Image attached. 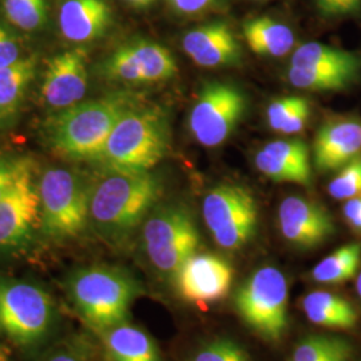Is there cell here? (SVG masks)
Segmentation results:
<instances>
[{"instance_id": "ab89813d", "label": "cell", "mask_w": 361, "mask_h": 361, "mask_svg": "<svg viewBox=\"0 0 361 361\" xmlns=\"http://www.w3.org/2000/svg\"><path fill=\"white\" fill-rule=\"evenodd\" d=\"M0 361H6V359L1 356V353H0Z\"/></svg>"}, {"instance_id": "8992f818", "label": "cell", "mask_w": 361, "mask_h": 361, "mask_svg": "<svg viewBox=\"0 0 361 361\" xmlns=\"http://www.w3.org/2000/svg\"><path fill=\"white\" fill-rule=\"evenodd\" d=\"M142 245L155 271L174 277L200 246V232L190 209L182 202L157 205L142 224Z\"/></svg>"}, {"instance_id": "2e32d148", "label": "cell", "mask_w": 361, "mask_h": 361, "mask_svg": "<svg viewBox=\"0 0 361 361\" xmlns=\"http://www.w3.org/2000/svg\"><path fill=\"white\" fill-rule=\"evenodd\" d=\"M360 155V118L332 116L324 122L313 143V162L317 170L334 171Z\"/></svg>"}, {"instance_id": "7c38bea8", "label": "cell", "mask_w": 361, "mask_h": 361, "mask_svg": "<svg viewBox=\"0 0 361 361\" xmlns=\"http://www.w3.org/2000/svg\"><path fill=\"white\" fill-rule=\"evenodd\" d=\"M89 89V54L83 47L70 49L50 59L43 74V104L59 113L80 104Z\"/></svg>"}, {"instance_id": "4dcf8cb0", "label": "cell", "mask_w": 361, "mask_h": 361, "mask_svg": "<svg viewBox=\"0 0 361 361\" xmlns=\"http://www.w3.org/2000/svg\"><path fill=\"white\" fill-rule=\"evenodd\" d=\"M37 168L27 155L0 154V202L30 170Z\"/></svg>"}, {"instance_id": "ffe728a7", "label": "cell", "mask_w": 361, "mask_h": 361, "mask_svg": "<svg viewBox=\"0 0 361 361\" xmlns=\"http://www.w3.org/2000/svg\"><path fill=\"white\" fill-rule=\"evenodd\" d=\"M310 323L336 331H349L359 322L353 304L341 295L329 290H312L301 302Z\"/></svg>"}, {"instance_id": "9a60e30c", "label": "cell", "mask_w": 361, "mask_h": 361, "mask_svg": "<svg viewBox=\"0 0 361 361\" xmlns=\"http://www.w3.org/2000/svg\"><path fill=\"white\" fill-rule=\"evenodd\" d=\"M277 217L283 237L300 249L323 245L336 232L329 212L301 195L286 197L279 207Z\"/></svg>"}, {"instance_id": "1f68e13d", "label": "cell", "mask_w": 361, "mask_h": 361, "mask_svg": "<svg viewBox=\"0 0 361 361\" xmlns=\"http://www.w3.org/2000/svg\"><path fill=\"white\" fill-rule=\"evenodd\" d=\"M25 56L20 39L0 19V70L18 63Z\"/></svg>"}, {"instance_id": "7402d4cb", "label": "cell", "mask_w": 361, "mask_h": 361, "mask_svg": "<svg viewBox=\"0 0 361 361\" xmlns=\"http://www.w3.org/2000/svg\"><path fill=\"white\" fill-rule=\"evenodd\" d=\"M101 335L111 361H162L154 340L140 326L123 322Z\"/></svg>"}, {"instance_id": "484cf974", "label": "cell", "mask_w": 361, "mask_h": 361, "mask_svg": "<svg viewBox=\"0 0 361 361\" xmlns=\"http://www.w3.org/2000/svg\"><path fill=\"white\" fill-rule=\"evenodd\" d=\"M353 347L340 336L310 335L298 341L289 361H350Z\"/></svg>"}, {"instance_id": "8fae6325", "label": "cell", "mask_w": 361, "mask_h": 361, "mask_svg": "<svg viewBox=\"0 0 361 361\" xmlns=\"http://www.w3.org/2000/svg\"><path fill=\"white\" fill-rule=\"evenodd\" d=\"M178 65L168 49L153 40L135 39L121 44L101 66L107 80L141 86L154 85L176 77Z\"/></svg>"}, {"instance_id": "4316f807", "label": "cell", "mask_w": 361, "mask_h": 361, "mask_svg": "<svg viewBox=\"0 0 361 361\" xmlns=\"http://www.w3.org/2000/svg\"><path fill=\"white\" fill-rule=\"evenodd\" d=\"M286 78L292 86L300 90L328 92L348 89L359 79V75L344 71H322L290 66L288 68Z\"/></svg>"}, {"instance_id": "e575fe53", "label": "cell", "mask_w": 361, "mask_h": 361, "mask_svg": "<svg viewBox=\"0 0 361 361\" xmlns=\"http://www.w3.org/2000/svg\"><path fill=\"white\" fill-rule=\"evenodd\" d=\"M316 7L324 18H338L359 13L361 0H316Z\"/></svg>"}, {"instance_id": "5b68a950", "label": "cell", "mask_w": 361, "mask_h": 361, "mask_svg": "<svg viewBox=\"0 0 361 361\" xmlns=\"http://www.w3.org/2000/svg\"><path fill=\"white\" fill-rule=\"evenodd\" d=\"M90 185L75 170L47 169L38 180L40 231L55 241L79 235L90 224Z\"/></svg>"}, {"instance_id": "277c9868", "label": "cell", "mask_w": 361, "mask_h": 361, "mask_svg": "<svg viewBox=\"0 0 361 361\" xmlns=\"http://www.w3.org/2000/svg\"><path fill=\"white\" fill-rule=\"evenodd\" d=\"M68 297L83 322L99 334L126 322L141 286L129 271L91 265L74 271L67 281Z\"/></svg>"}, {"instance_id": "52a82bcc", "label": "cell", "mask_w": 361, "mask_h": 361, "mask_svg": "<svg viewBox=\"0 0 361 361\" xmlns=\"http://www.w3.org/2000/svg\"><path fill=\"white\" fill-rule=\"evenodd\" d=\"M288 297L284 273L274 267H262L238 285L233 304L247 328L264 340L277 343L288 331Z\"/></svg>"}, {"instance_id": "ac0fdd59", "label": "cell", "mask_w": 361, "mask_h": 361, "mask_svg": "<svg viewBox=\"0 0 361 361\" xmlns=\"http://www.w3.org/2000/svg\"><path fill=\"white\" fill-rule=\"evenodd\" d=\"M111 23L107 0H61L58 4V27L68 43L86 44L102 38Z\"/></svg>"}, {"instance_id": "7a4b0ae2", "label": "cell", "mask_w": 361, "mask_h": 361, "mask_svg": "<svg viewBox=\"0 0 361 361\" xmlns=\"http://www.w3.org/2000/svg\"><path fill=\"white\" fill-rule=\"evenodd\" d=\"M135 104V97L116 92L55 113L46 123L49 143L67 159L97 162L118 121Z\"/></svg>"}, {"instance_id": "5bb4252c", "label": "cell", "mask_w": 361, "mask_h": 361, "mask_svg": "<svg viewBox=\"0 0 361 361\" xmlns=\"http://www.w3.org/2000/svg\"><path fill=\"white\" fill-rule=\"evenodd\" d=\"M35 169L30 170L0 202V250L26 245L40 228V204Z\"/></svg>"}, {"instance_id": "83f0119b", "label": "cell", "mask_w": 361, "mask_h": 361, "mask_svg": "<svg viewBox=\"0 0 361 361\" xmlns=\"http://www.w3.org/2000/svg\"><path fill=\"white\" fill-rule=\"evenodd\" d=\"M6 20L25 32H35L46 26L47 0H1Z\"/></svg>"}, {"instance_id": "4fadbf2b", "label": "cell", "mask_w": 361, "mask_h": 361, "mask_svg": "<svg viewBox=\"0 0 361 361\" xmlns=\"http://www.w3.org/2000/svg\"><path fill=\"white\" fill-rule=\"evenodd\" d=\"M180 296L193 304L207 305L228 296L234 279L232 264L213 253H195L174 274Z\"/></svg>"}, {"instance_id": "9c48e42d", "label": "cell", "mask_w": 361, "mask_h": 361, "mask_svg": "<svg viewBox=\"0 0 361 361\" xmlns=\"http://www.w3.org/2000/svg\"><path fill=\"white\" fill-rule=\"evenodd\" d=\"M202 216L216 244L225 250L245 246L257 229V201L237 183H221L202 201Z\"/></svg>"}, {"instance_id": "8d00e7d4", "label": "cell", "mask_w": 361, "mask_h": 361, "mask_svg": "<svg viewBox=\"0 0 361 361\" xmlns=\"http://www.w3.org/2000/svg\"><path fill=\"white\" fill-rule=\"evenodd\" d=\"M343 216L349 228L361 235V197L348 200L343 207Z\"/></svg>"}, {"instance_id": "f35d334b", "label": "cell", "mask_w": 361, "mask_h": 361, "mask_svg": "<svg viewBox=\"0 0 361 361\" xmlns=\"http://www.w3.org/2000/svg\"><path fill=\"white\" fill-rule=\"evenodd\" d=\"M356 292H357V296L360 298L361 301V271L357 274V280H356Z\"/></svg>"}, {"instance_id": "3957f363", "label": "cell", "mask_w": 361, "mask_h": 361, "mask_svg": "<svg viewBox=\"0 0 361 361\" xmlns=\"http://www.w3.org/2000/svg\"><path fill=\"white\" fill-rule=\"evenodd\" d=\"M170 134L162 107L135 104L118 121L97 162L110 171H152L168 154Z\"/></svg>"}, {"instance_id": "30bf717a", "label": "cell", "mask_w": 361, "mask_h": 361, "mask_svg": "<svg viewBox=\"0 0 361 361\" xmlns=\"http://www.w3.org/2000/svg\"><path fill=\"white\" fill-rule=\"evenodd\" d=\"M245 94L228 82H207L200 91L189 116L195 141L217 147L228 141L246 113Z\"/></svg>"}, {"instance_id": "d590c367", "label": "cell", "mask_w": 361, "mask_h": 361, "mask_svg": "<svg viewBox=\"0 0 361 361\" xmlns=\"http://www.w3.org/2000/svg\"><path fill=\"white\" fill-rule=\"evenodd\" d=\"M169 3L182 15H197L214 8L219 0H169Z\"/></svg>"}, {"instance_id": "cb8c5ba5", "label": "cell", "mask_w": 361, "mask_h": 361, "mask_svg": "<svg viewBox=\"0 0 361 361\" xmlns=\"http://www.w3.org/2000/svg\"><path fill=\"white\" fill-rule=\"evenodd\" d=\"M290 66L322 71H344L359 77L361 74V58L357 54L317 42L300 46L292 55Z\"/></svg>"}, {"instance_id": "d6a6232c", "label": "cell", "mask_w": 361, "mask_h": 361, "mask_svg": "<svg viewBox=\"0 0 361 361\" xmlns=\"http://www.w3.org/2000/svg\"><path fill=\"white\" fill-rule=\"evenodd\" d=\"M302 97H281L271 102L267 109V122L273 131L280 133L286 121L293 114Z\"/></svg>"}, {"instance_id": "6da1fadb", "label": "cell", "mask_w": 361, "mask_h": 361, "mask_svg": "<svg viewBox=\"0 0 361 361\" xmlns=\"http://www.w3.org/2000/svg\"><path fill=\"white\" fill-rule=\"evenodd\" d=\"M162 192V182L152 171L104 170L90 185V224L107 243L121 244L142 225Z\"/></svg>"}, {"instance_id": "44dd1931", "label": "cell", "mask_w": 361, "mask_h": 361, "mask_svg": "<svg viewBox=\"0 0 361 361\" xmlns=\"http://www.w3.org/2000/svg\"><path fill=\"white\" fill-rule=\"evenodd\" d=\"M38 73V58L26 55L18 63L0 70V128L11 125Z\"/></svg>"}, {"instance_id": "e0dca14e", "label": "cell", "mask_w": 361, "mask_h": 361, "mask_svg": "<svg viewBox=\"0 0 361 361\" xmlns=\"http://www.w3.org/2000/svg\"><path fill=\"white\" fill-rule=\"evenodd\" d=\"M182 47L195 65L207 68L240 65L243 59L241 44L225 22L190 30L182 39Z\"/></svg>"}, {"instance_id": "f546056e", "label": "cell", "mask_w": 361, "mask_h": 361, "mask_svg": "<svg viewBox=\"0 0 361 361\" xmlns=\"http://www.w3.org/2000/svg\"><path fill=\"white\" fill-rule=\"evenodd\" d=\"M328 193L338 201L361 197V155L343 166L328 185Z\"/></svg>"}, {"instance_id": "603a6c76", "label": "cell", "mask_w": 361, "mask_h": 361, "mask_svg": "<svg viewBox=\"0 0 361 361\" xmlns=\"http://www.w3.org/2000/svg\"><path fill=\"white\" fill-rule=\"evenodd\" d=\"M243 34L249 49L264 56H285L293 50L296 44L293 30L268 16L245 22L243 26Z\"/></svg>"}, {"instance_id": "ba28073f", "label": "cell", "mask_w": 361, "mask_h": 361, "mask_svg": "<svg viewBox=\"0 0 361 361\" xmlns=\"http://www.w3.org/2000/svg\"><path fill=\"white\" fill-rule=\"evenodd\" d=\"M55 320L52 298L39 285L0 279V335L19 347L40 344Z\"/></svg>"}, {"instance_id": "836d02e7", "label": "cell", "mask_w": 361, "mask_h": 361, "mask_svg": "<svg viewBox=\"0 0 361 361\" xmlns=\"http://www.w3.org/2000/svg\"><path fill=\"white\" fill-rule=\"evenodd\" d=\"M89 350L83 341L73 338L52 349L42 361H90Z\"/></svg>"}, {"instance_id": "d6986e66", "label": "cell", "mask_w": 361, "mask_h": 361, "mask_svg": "<svg viewBox=\"0 0 361 361\" xmlns=\"http://www.w3.org/2000/svg\"><path fill=\"white\" fill-rule=\"evenodd\" d=\"M258 170L276 182H292L310 188L312 162L310 149L301 140H277L267 143L257 154Z\"/></svg>"}, {"instance_id": "74e56055", "label": "cell", "mask_w": 361, "mask_h": 361, "mask_svg": "<svg viewBox=\"0 0 361 361\" xmlns=\"http://www.w3.org/2000/svg\"><path fill=\"white\" fill-rule=\"evenodd\" d=\"M125 1H128L133 7L143 8V7H147V6H150L152 3H154L155 0H125Z\"/></svg>"}, {"instance_id": "f1b7e54d", "label": "cell", "mask_w": 361, "mask_h": 361, "mask_svg": "<svg viewBox=\"0 0 361 361\" xmlns=\"http://www.w3.org/2000/svg\"><path fill=\"white\" fill-rule=\"evenodd\" d=\"M192 361H252L238 343L228 337H216L195 350Z\"/></svg>"}, {"instance_id": "d4e9b609", "label": "cell", "mask_w": 361, "mask_h": 361, "mask_svg": "<svg viewBox=\"0 0 361 361\" xmlns=\"http://www.w3.org/2000/svg\"><path fill=\"white\" fill-rule=\"evenodd\" d=\"M360 265L361 244L352 243L323 258L312 269L310 277L317 284H343L359 274Z\"/></svg>"}]
</instances>
